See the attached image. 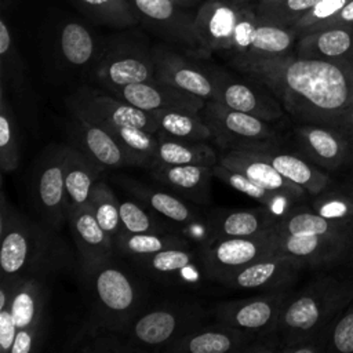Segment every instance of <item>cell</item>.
Listing matches in <instances>:
<instances>
[{
    "label": "cell",
    "mask_w": 353,
    "mask_h": 353,
    "mask_svg": "<svg viewBox=\"0 0 353 353\" xmlns=\"http://www.w3.org/2000/svg\"><path fill=\"white\" fill-rule=\"evenodd\" d=\"M230 66L263 83L301 124L336 128L353 102V83L343 62L296 54L230 55Z\"/></svg>",
    "instance_id": "1"
},
{
    "label": "cell",
    "mask_w": 353,
    "mask_h": 353,
    "mask_svg": "<svg viewBox=\"0 0 353 353\" xmlns=\"http://www.w3.org/2000/svg\"><path fill=\"white\" fill-rule=\"evenodd\" d=\"M353 301V276L323 274L285 299L277 327L279 352L303 342L323 343L331 321Z\"/></svg>",
    "instance_id": "2"
},
{
    "label": "cell",
    "mask_w": 353,
    "mask_h": 353,
    "mask_svg": "<svg viewBox=\"0 0 353 353\" xmlns=\"http://www.w3.org/2000/svg\"><path fill=\"white\" fill-rule=\"evenodd\" d=\"M0 236L1 276L30 277L44 269L50 250L48 232L8 204L4 193L0 204Z\"/></svg>",
    "instance_id": "3"
},
{
    "label": "cell",
    "mask_w": 353,
    "mask_h": 353,
    "mask_svg": "<svg viewBox=\"0 0 353 353\" xmlns=\"http://www.w3.org/2000/svg\"><path fill=\"white\" fill-rule=\"evenodd\" d=\"M207 312L197 303H171L139 316L128 328L131 350H163L181 336L200 328Z\"/></svg>",
    "instance_id": "4"
},
{
    "label": "cell",
    "mask_w": 353,
    "mask_h": 353,
    "mask_svg": "<svg viewBox=\"0 0 353 353\" xmlns=\"http://www.w3.org/2000/svg\"><path fill=\"white\" fill-rule=\"evenodd\" d=\"M200 114L211 130L212 139L228 150H262L276 145L277 134L269 125L270 121L216 101H207Z\"/></svg>",
    "instance_id": "5"
},
{
    "label": "cell",
    "mask_w": 353,
    "mask_h": 353,
    "mask_svg": "<svg viewBox=\"0 0 353 353\" xmlns=\"http://www.w3.org/2000/svg\"><path fill=\"white\" fill-rule=\"evenodd\" d=\"M88 279L92 280L102 324L110 331L127 332L141 302L135 281L110 261L98 268Z\"/></svg>",
    "instance_id": "6"
},
{
    "label": "cell",
    "mask_w": 353,
    "mask_h": 353,
    "mask_svg": "<svg viewBox=\"0 0 353 353\" xmlns=\"http://www.w3.org/2000/svg\"><path fill=\"white\" fill-rule=\"evenodd\" d=\"M288 295L287 290H279L254 298L219 302L210 313L218 323L258 332V339L270 343L279 352V319Z\"/></svg>",
    "instance_id": "7"
},
{
    "label": "cell",
    "mask_w": 353,
    "mask_h": 353,
    "mask_svg": "<svg viewBox=\"0 0 353 353\" xmlns=\"http://www.w3.org/2000/svg\"><path fill=\"white\" fill-rule=\"evenodd\" d=\"M66 145L51 146L40 157L32 176V201L43 223L58 230L68 221L65 188Z\"/></svg>",
    "instance_id": "8"
},
{
    "label": "cell",
    "mask_w": 353,
    "mask_h": 353,
    "mask_svg": "<svg viewBox=\"0 0 353 353\" xmlns=\"http://www.w3.org/2000/svg\"><path fill=\"white\" fill-rule=\"evenodd\" d=\"M95 79L108 90L156 79L152 48L146 43L121 39L101 51L94 65Z\"/></svg>",
    "instance_id": "9"
},
{
    "label": "cell",
    "mask_w": 353,
    "mask_h": 353,
    "mask_svg": "<svg viewBox=\"0 0 353 353\" xmlns=\"http://www.w3.org/2000/svg\"><path fill=\"white\" fill-rule=\"evenodd\" d=\"M139 22L189 55L207 58L194 29V15L174 0H128Z\"/></svg>",
    "instance_id": "10"
},
{
    "label": "cell",
    "mask_w": 353,
    "mask_h": 353,
    "mask_svg": "<svg viewBox=\"0 0 353 353\" xmlns=\"http://www.w3.org/2000/svg\"><path fill=\"white\" fill-rule=\"evenodd\" d=\"M205 69L215 87L214 101L266 121H276L283 116V105L263 83L248 76L236 77L216 66Z\"/></svg>",
    "instance_id": "11"
},
{
    "label": "cell",
    "mask_w": 353,
    "mask_h": 353,
    "mask_svg": "<svg viewBox=\"0 0 353 353\" xmlns=\"http://www.w3.org/2000/svg\"><path fill=\"white\" fill-rule=\"evenodd\" d=\"M68 108L72 116V137L76 142V149L84 153L102 171L106 168L139 165L109 128L74 99H68Z\"/></svg>",
    "instance_id": "12"
},
{
    "label": "cell",
    "mask_w": 353,
    "mask_h": 353,
    "mask_svg": "<svg viewBox=\"0 0 353 353\" xmlns=\"http://www.w3.org/2000/svg\"><path fill=\"white\" fill-rule=\"evenodd\" d=\"M199 251L207 279L219 284L247 265L276 254L270 230L255 237H230L208 241Z\"/></svg>",
    "instance_id": "13"
},
{
    "label": "cell",
    "mask_w": 353,
    "mask_h": 353,
    "mask_svg": "<svg viewBox=\"0 0 353 353\" xmlns=\"http://www.w3.org/2000/svg\"><path fill=\"white\" fill-rule=\"evenodd\" d=\"M277 254L288 255L305 268L328 269L353 262V236L285 234L270 230Z\"/></svg>",
    "instance_id": "14"
},
{
    "label": "cell",
    "mask_w": 353,
    "mask_h": 353,
    "mask_svg": "<svg viewBox=\"0 0 353 353\" xmlns=\"http://www.w3.org/2000/svg\"><path fill=\"white\" fill-rule=\"evenodd\" d=\"M296 146L303 157L325 171L353 170V146L336 128L299 124L294 130Z\"/></svg>",
    "instance_id": "15"
},
{
    "label": "cell",
    "mask_w": 353,
    "mask_h": 353,
    "mask_svg": "<svg viewBox=\"0 0 353 353\" xmlns=\"http://www.w3.org/2000/svg\"><path fill=\"white\" fill-rule=\"evenodd\" d=\"M46 302L47 291L41 280L37 276L25 277L11 302V312L17 325L11 353L37 350L44 323Z\"/></svg>",
    "instance_id": "16"
},
{
    "label": "cell",
    "mask_w": 353,
    "mask_h": 353,
    "mask_svg": "<svg viewBox=\"0 0 353 353\" xmlns=\"http://www.w3.org/2000/svg\"><path fill=\"white\" fill-rule=\"evenodd\" d=\"M156 79L190 92L201 99L214 101L215 87L205 69L172 48L159 44L152 47Z\"/></svg>",
    "instance_id": "17"
},
{
    "label": "cell",
    "mask_w": 353,
    "mask_h": 353,
    "mask_svg": "<svg viewBox=\"0 0 353 353\" xmlns=\"http://www.w3.org/2000/svg\"><path fill=\"white\" fill-rule=\"evenodd\" d=\"M303 269L296 259L276 252L237 270L222 285L233 290H287Z\"/></svg>",
    "instance_id": "18"
},
{
    "label": "cell",
    "mask_w": 353,
    "mask_h": 353,
    "mask_svg": "<svg viewBox=\"0 0 353 353\" xmlns=\"http://www.w3.org/2000/svg\"><path fill=\"white\" fill-rule=\"evenodd\" d=\"M109 92L149 113L157 110H188L201 113L205 105L204 99L157 79L128 84Z\"/></svg>",
    "instance_id": "19"
},
{
    "label": "cell",
    "mask_w": 353,
    "mask_h": 353,
    "mask_svg": "<svg viewBox=\"0 0 353 353\" xmlns=\"http://www.w3.org/2000/svg\"><path fill=\"white\" fill-rule=\"evenodd\" d=\"M110 131L121 127H135L157 134L159 128L152 113L145 112L123 99L110 97L98 90L83 87L72 97Z\"/></svg>",
    "instance_id": "20"
},
{
    "label": "cell",
    "mask_w": 353,
    "mask_h": 353,
    "mask_svg": "<svg viewBox=\"0 0 353 353\" xmlns=\"http://www.w3.org/2000/svg\"><path fill=\"white\" fill-rule=\"evenodd\" d=\"M68 223L80 252L84 274L90 277L112 259L116 252L114 243L99 226L88 203L69 208Z\"/></svg>",
    "instance_id": "21"
},
{
    "label": "cell",
    "mask_w": 353,
    "mask_h": 353,
    "mask_svg": "<svg viewBox=\"0 0 353 353\" xmlns=\"http://www.w3.org/2000/svg\"><path fill=\"white\" fill-rule=\"evenodd\" d=\"M243 3L236 0H207L194 14V29L204 51L230 52L233 34Z\"/></svg>",
    "instance_id": "22"
},
{
    "label": "cell",
    "mask_w": 353,
    "mask_h": 353,
    "mask_svg": "<svg viewBox=\"0 0 353 353\" xmlns=\"http://www.w3.org/2000/svg\"><path fill=\"white\" fill-rule=\"evenodd\" d=\"M279 215L266 208H214L207 214L208 241L261 236L276 225Z\"/></svg>",
    "instance_id": "23"
},
{
    "label": "cell",
    "mask_w": 353,
    "mask_h": 353,
    "mask_svg": "<svg viewBox=\"0 0 353 353\" xmlns=\"http://www.w3.org/2000/svg\"><path fill=\"white\" fill-rule=\"evenodd\" d=\"M258 336L255 331L241 330L216 321L214 325L200 327L181 336L163 350L172 353H243Z\"/></svg>",
    "instance_id": "24"
},
{
    "label": "cell",
    "mask_w": 353,
    "mask_h": 353,
    "mask_svg": "<svg viewBox=\"0 0 353 353\" xmlns=\"http://www.w3.org/2000/svg\"><path fill=\"white\" fill-rule=\"evenodd\" d=\"M117 182L139 203L150 208L152 212L159 214L171 222L181 225L183 228H207V216L194 208L189 200H185L175 193H168L163 190L152 189L138 181L130 178H120Z\"/></svg>",
    "instance_id": "25"
},
{
    "label": "cell",
    "mask_w": 353,
    "mask_h": 353,
    "mask_svg": "<svg viewBox=\"0 0 353 353\" xmlns=\"http://www.w3.org/2000/svg\"><path fill=\"white\" fill-rule=\"evenodd\" d=\"M152 277L165 283L197 285L205 276L200 251L186 248H168L135 261Z\"/></svg>",
    "instance_id": "26"
},
{
    "label": "cell",
    "mask_w": 353,
    "mask_h": 353,
    "mask_svg": "<svg viewBox=\"0 0 353 353\" xmlns=\"http://www.w3.org/2000/svg\"><path fill=\"white\" fill-rule=\"evenodd\" d=\"M218 163L245 175L255 183L283 193L298 203L309 196L305 189L288 181L270 163L258 157L250 150H226L219 156Z\"/></svg>",
    "instance_id": "27"
},
{
    "label": "cell",
    "mask_w": 353,
    "mask_h": 353,
    "mask_svg": "<svg viewBox=\"0 0 353 353\" xmlns=\"http://www.w3.org/2000/svg\"><path fill=\"white\" fill-rule=\"evenodd\" d=\"M145 168L157 182L167 186L176 196L201 205L210 203L212 167L150 164Z\"/></svg>",
    "instance_id": "28"
},
{
    "label": "cell",
    "mask_w": 353,
    "mask_h": 353,
    "mask_svg": "<svg viewBox=\"0 0 353 353\" xmlns=\"http://www.w3.org/2000/svg\"><path fill=\"white\" fill-rule=\"evenodd\" d=\"M250 152L270 163L281 175H284L292 183L305 189L310 196L319 194L334 183L327 172L310 163L302 154L279 150L276 145H272L262 150Z\"/></svg>",
    "instance_id": "29"
},
{
    "label": "cell",
    "mask_w": 353,
    "mask_h": 353,
    "mask_svg": "<svg viewBox=\"0 0 353 353\" xmlns=\"http://www.w3.org/2000/svg\"><path fill=\"white\" fill-rule=\"evenodd\" d=\"M295 54L332 62L347 61L353 58V25L303 33L296 40Z\"/></svg>",
    "instance_id": "30"
},
{
    "label": "cell",
    "mask_w": 353,
    "mask_h": 353,
    "mask_svg": "<svg viewBox=\"0 0 353 353\" xmlns=\"http://www.w3.org/2000/svg\"><path fill=\"white\" fill-rule=\"evenodd\" d=\"M218 163L216 153L204 141L178 139L157 132V146L153 160L148 164L164 165H208ZM146 165V167H148Z\"/></svg>",
    "instance_id": "31"
},
{
    "label": "cell",
    "mask_w": 353,
    "mask_h": 353,
    "mask_svg": "<svg viewBox=\"0 0 353 353\" xmlns=\"http://www.w3.org/2000/svg\"><path fill=\"white\" fill-rule=\"evenodd\" d=\"M272 230L285 234L353 236V219L327 218L313 210L294 207L277 219Z\"/></svg>",
    "instance_id": "32"
},
{
    "label": "cell",
    "mask_w": 353,
    "mask_h": 353,
    "mask_svg": "<svg viewBox=\"0 0 353 353\" xmlns=\"http://www.w3.org/2000/svg\"><path fill=\"white\" fill-rule=\"evenodd\" d=\"M102 170L74 146H66L65 188L68 210L88 203Z\"/></svg>",
    "instance_id": "33"
},
{
    "label": "cell",
    "mask_w": 353,
    "mask_h": 353,
    "mask_svg": "<svg viewBox=\"0 0 353 353\" xmlns=\"http://www.w3.org/2000/svg\"><path fill=\"white\" fill-rule=\"evenodd\" d=\"M101 51L92 33L79 22H66L58 36V52L61 59L72 68H83L97 63Z\"/></svg>",
    "instance_id": "34"
},
{
    "label": "cell",
    "mask_w": 353,
    "mask_h": 353,
    "mask_svg": "<svg viewBox=\"0 0 353 353\" xmlns=\"http://www.w3.org/2000/svg\"><path fill=\"white\" fill-rule=\"evenodd\" d=\"M212 172H214V176H216L218 179L225 182L228 186H230L232 189L261 203L262 205H265L266 208L273 211L276 215H279V218L283 216L290 210H292L294 205L298 203L294 199H291L283 193L266 189V188L255 183L245 175H243L234 170H230L219 163H216L212 167Z\"/></svg>",
    "instance_id": "35"
},
{
    "label": "cell",
    "mask_w": 353,
    "mask_h": 353,
    "mask_svg": "<svg viewBox=\"0 0 353 353\" xmlns=\"http://www.w3.org/2000/svg\"><path fill=\"white\" fill-rule=\"evenodd\" d=\"M190 247L188 239L171 232L161 233H124L114 239V250L119 255L134 261L143 259L168 248Z\"/></svg>",
    "instance_id": "36"
},
{
    "label": "cell",
    "mask_w": 353,
    "mask_h": 353,
    "mask_svg": "<svg viewBox=\"0 0 353 353\" xmlns=\"http://www.w3.org/2000/svg\"><path fill=\"white\" fill-rule=\"evenodd\" d=\"M159 134L178 139L204 141L212 139V132L200 113L188 110H157L152 112Z\"/></svg>",
    "instance_id": "37"
},
{
    "label": "cell",
    "mask_w": 353,
    "mask_h": 353,
    "mask_svg": "<svg viewBox=\"0 0 353 353\" xmlns=\"http://www.w3.org/2000/svg\"><path fill=\"white\" fill-rule=\"evenodd\" d=\"M298 37V33L292 28L270 23L258 18V22L251 33L248 51L239 55L269 57L288 54Z\"/></svg>",
    "instance_id": "38"
},
{
    "label": "cell",
    "mask_w": 353,
    "mask_h": 353,
    "mask_svg": "<svg viewBox=\"0 0 353 353\" xmlns=\"http://www.w3.org/2000/svg\"><path fill=\"white\" fill-rule=\"evenodd\" d=\"M95 23L112 28H130L139 23L137 12L128 0H70Z\"/></svg>",
    "instance_id": "39"
},
{
    "label": "cell",
    "mask_w": 353,
    "mask_h": 353,
    "mask_svg": "<svg viewBox=\"0 0 353 353\" xmlns=\"http://www.w3.org/2000/svg\"><path fill=\"white\" fill-rule=\"evenodd\" d=\"M0 84H8L19 97H23L28 90L25 65L4 18L0 19Z\"/></svg>",
    "instance_id": "40"
},
{
    "label": "cell",
    "mask_w": 353,
    "mask_h": 353,
    "mask_svg": "<svg viewBox=\"0 0 353 353\" xmlns=\"http://www.w3.org/2000/svg\"><path fill=\"white\" fill-rule=\"evenodd\" d=\"M88 204L99 226L114 243V239L121 233V221L119 199L114 196L110 186L98 181L91 190Z\"/></svg>",
    "instance_id": "41"
},
{
    "label": "cell",
    "mask_w": 353,
    "mask_h": 353,
    "mask_svg": "<svg viewBox=\"0 0 353 353\" xmlns=\"http://www.w3.org/2000/svg\"><path fill=\"white\" fill-rule=\"evenodd\" d=\"M312 210L327 218L353 219V183H332L314 194Z\"/></svg>",
    "instance_id": "42"
},
{
    "label": "cell",
    "mask_w": 353,
    "mask_h": 353,
    "mask_svg": "<svg viewBox=\"0 0 353 353\" xmlns=\"http://www.w3.org/2000/svg\"><path fill=\"white\" fill-rule=\"evenodd\" d=\"M19 164L18 134L6 88L0 85V167L3 172L14 171Z\"/></svg>",
    "instance_id": "43"
},
{
    "label": "cell",
    "mask_w": 353,
    "mask_h": 353,
    "mask_svg": "<svg viewBox=\"0 0 353 353\" xmlns=\"http://www.w3.org/2000/svg\"><path fill=\"white\" fill-rule=\"evenodd\" d=\"M317 0H272L259 1L255 12L262 21L291 28L298 22Z\"/></svg>",
    "instance_id": "44"
},
{
    "label": "cell",
    "mask_w": 353,
    "mask_h": 353,
    "mask_svg": "<svg viewBox=\"0 0 353 353\" xmlns=\"http://www.w3.org/2000/svg\"><path fill=\"white\" fill-rule=\"evenodd\" d=\"M121 232L124 233H161L170 232L159 218H153L138 200H119Z\"/></svg>",
    "instance_id": "45"
},
{
    "label": "cell",
    "mask_w": 353,
    "mask_h": 353,
    "mask_svg": "<svg viewBox=\"0 0 353 353\" xmlns=\"http://www.w3.org/2000/svg\"><path fill=\"white\" fill-rule=\"evenodd\" d=\"M347 1L349 0H317L316 4L291 28L298 33V36L313 32L332 18Z\"/></svg>",
    "instance_id": "46"
},
{
    "label": "cell",
    "mask_w": 353,
    "mask_h": 353,
    "mask_svg": "<svg viewBox=\"0 0 353 353\" xmlns=\"http://www.w3.org/2000/svg\"><path fill=\"white\" fill-rule=\"evenodd\" d=\"M258 22V15L255 10L251 7L241 6L236 28H234V34H233V47L230 50L232 55H239V54H245L250 47V39L251 33Z\"/></svg>",
    "instance_id": "47"
},
{
    "label": "cell",
    "mask_w": 353,
    "mask_h": 353,
    "mask_svg": "<svg viewBox=\"0 0 353 353\" xmlns=\"http://www.w3.org/2000/svg\"><path fill=\"white\" fill-rule=\"evenodd\" d=\"M330 349L339 353H353V307L345 312L332 325Z\"/></svg>",
    "instance_id": "48"
},
{
    "label": "cell",
    "mask_w": 353,
    "mask_h": 353,
    "mask_svg": "<svg viewBox=\"0 0 353 353\" xmlns=\"http://www.w3.org/2000/svg\"><path fill=\"white\" fill-rule=\"evenodd\" d=\"M17 335V325L11 312V306L0 309V350L11 353Z\"/></svg>",
    "instance_id": "49"
},
{
    "label": "cell",
    "mask_w": 353,
    "mask_h": 353,
    "mask_svg": "<svg viewBox=\"0 0 353 353\" xmlns=\"http://www.w3.org/2000/svg\"><path fill=\"white\" fill-rule=\"evenodd\" d=\"M347 25H353V0H349L332 18L324 22L319 29L331 28V26H347Z\"/></svg>",
    "instance_id": "50"
},
{
    "label": "cell",
    "mask_w": 353,
    "mask_h": 353,
    "mask_svg": "<svg viewBox=\"0 0 353 353\" xmlns=\"http://www.w3.org/2000/svg\"><path fill=\"white\" fill-rule=\"evenodd\" d=\"M336 130H339L352 143L353 146V102L345 109V112L342 113ZM352 178H353V170H352Z\"/></svg>",
    "instance_id": "51"
},
{
    "label": "cell",
    "mask_w": 353,
    "mask_h": 353,
    "mask_svg": "<svg viewBox=\"0 0 353 353\" xmlns=\"http://www.w3.org/2000/svg\"><path fill=\"white\" fill-rule=\"evenodd\" d=\"M174 1L185 8H193L201 3V0H174Z\"/></svg>",
    "instance_id": "52"
},
{
    "label": "cell",
    "mask_w": 353,
    "mask_h": 353,
    "mask_svg": "<svg viewBox=\"0 0 353 353\" xmlns=\"http://www.w3.org/2000/svg\"><path fill=\"white\" fill-rule=\"evenodd\" d=\"M343 65H345V68H346V70L349 73V77H350V80L353 83V58H350L347 61H343Z\"/></svg>",
    "instance_id": "53"
},
{
    "label": "cell",
    "mask_w": 353,
    "mask_h": 353,
    "mask_svg": "<svg viewBox=\"0 0 353 353\" xmlns=\"http://www.w3.org/2000/svg\"><path fill=\"white\" fill-rule=\"evenodd\" d=\"M12 4H14V0H0V6L3 10L10 8Z\"/></svg>",
    "instance_id": "54"
},
{
    "label": "cell",
    "mask_w": 353,
    "mask_h": 353,
    "mask_svg": "<svg viewBox=\"0 0 353 353\" xmlns=\"http://www.w3.org/2000/svg\"><path fill=\"white\" fill-rule=\"evenodd\" d=\"M236 1H239V3H244V1H248V0H236Z\"/></svg>",
    "instance_id": "55"
},
{
    "label": "cell",
    "mask_w": 353,
    "mask_h": 353,
    "mask_svg": "<svg viewBox=\"0 0 353 353\" xmlns=\"http://www.w3.org/2000/svg\"><path fill=\"white\" fill-rule=\"evenodd\" d=\"M259 1H272V0H259Z\"/></svg>",
    "instance_id": "56"
}]
</instances>
